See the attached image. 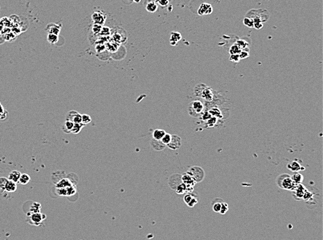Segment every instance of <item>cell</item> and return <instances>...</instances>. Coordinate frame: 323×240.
<instances>
[{
    "instance_id": "obj_1",
    "label": "cell",
    "mask_w": 323,
    "mask_h": 240,
    "mask_svg": "<svg viewBox=\"0 0 323 240\" xmlns=\"http://www.w3.org/2000/svg\"><path fill=\"white\" fill-rule=\"evenodd\" d=\"M277 184L280 188L286 190L293 191L297 185L292 181L290 176L288 173H283L277 177Z\"/></svg>"
},
{
    "instance_id": "obj_2",
    "label": "cell",
    "mask_w": 323,
    "mask_h": 240,
    "mask_svg": "<svg viewBox=\"0 0 323 240\" xmlns=\"http://www.w3.org/2000/svg\"><path fill=\"white\" fill-rule=\"evenodd\" d=\"M189 174L191 175L196 183L201 182L205 178V171L201 167L192 166L191 167L188 171H187Z\"/></svg>"
},
{
    "instance_id": "obj_3",
    "label": "cell",
    "mask_w": 323,
    "mask_h": 240,
    "mask_svg": "<svg viewBox=\"0 0 323 240\" xmlns=\"http://www.w3.org/2000/svg\"><path fill=\"white\" fill-rule=\"evenodd\" d=\"M204 109V105L199 100L194 101L189 106V113L192 117H197L202 113Z\"/></svg>"
},
{
    "instance_id": "obj_4",
    "label": "cell",
    "mask_w": 323,
    "mask_h": 240,
    "mask_svg": "<svg viewBox=\"0 0 323 240\" xmlns=\"http://www.w3.org/2000/svg\"><path fill=\"white\" fill-rule=\"evenodd\" d=\"M27 216L28 217V222H29V223L34 225H36V226L42 224V221L46 219V215L41 214L40 212H29L27 214Z\"/></svg>"
},
{
    "instance_id": "obj_5",
    "label": "cell",
    "mask_w": 323,
    "mask_h": 240,
    "mask_svg": "<svg viewBox=\"0 0 323 240\" xmlns=\"http://www.w3.org/2000/svg\"><path fill=\"white\" fill-rule=\"evenodd\" d=\"M182 145L181 138L179 136L176 135H171V139L170 142L166 145L168 148L172 149V150H177L180 149Z\"/></svg>"
},
{
    "instance_id": "obj_6",
    "label": "cell",
    "mask_w": 323,
    "mask_h": 240,
    "mask_svg": "<svg viewBox=\"0 0 323 240\" xmlns=\"http://www.w3.org/2000/svg\"><path fill=\"white\" fill-rule=\"evenodd\" d=\"M307 191V189L305 186L302 184L297 185L293 191V197L296 200H301L303 199V196L306 191Z\"/></svg>"
},
{
    "instance_id": "obj_7",
    "label": "cell",
    "mask_w": 323,
    "mask_h": 240,
    "mask_svg": "<svg viewBox=\"0 0 323 240\" xmlns=\"http://www.w3.org/2000/svg\"><path fill=\"white\" fill-rule=\"evenodd\" d=\"M212 13V7L210 4L204 3L200 6L199 9L198 10V14L199 15H209V14Z\"/></svg>"
},
{
    "instance_id": "obj_8",
    "label": "cell",
    "mask_w": 323,
    "mask_h": 240,
    "mask_svg": "<svg viewBox=\"0 0 323 240\" xmlns=\"http://www.w3.org/2000/svg\"><path fill=\"white\" fill-rule=\"evenodd\" d=\"M181 181L182 183H183L184 184H185L187 186L194 187L195 184L196 183L194 179L193 178V177L187 172L185 173H184L182 176H181Z\"/></svg>"
},
{
    "instance_id": "obj_9",
    "label": "cell",
    "mask_w": 323,
    "mask_h": 240,
    "mask_svg": "<svg viewBox=\"0 0 323 240\" xmlns=\"http://www.w3.org/2000/svg\"><path fill=\"white\" fill-rule=\"evenodd\" d=\"M92 19L93 20V22H95V24L102 25L105 23L106 17H105L104 15H103L100 11H97V12H95V13L93 14Z\"/></svg>"
},
{
    "instance_id": "obj_10",
    "label": "cell",
    "mask_w": 323,
    "mask_h": 240,
    "mask_svg": "<svg viewBox=\"0 0 323 240\" xmlns=\"http://www.w3.org/2000/svg\"><path fill=\"white\" fill-rule=\"evenodd\" d=\"M287 167L290 169V171L292 172H299L300 171H304V167H302V165L300 164L299 162H297L296 160L292 161V162H290L289 164L287 165Z\"/></svg>"
},
{
    "instance_id": "obj_11",
    "label": "cell",
    "mask_w": 323,
    "mask_h": 240,
    "mask_svg": "<svg viewBox=\"0 0 323 240\" xmlns=\"http://www.w3.org/2000/svg\"><path fill=\"white\" fill-rule=\"evenodd\" d=\"M151 145L154 150L157 151H161L165 149L166 145L162 142L161 140H157L153 139L151 141Z\"/></svg>"
},
{
    "instance_id": "obj_12",
    "label": "cell",
    "mask_w": 323,
    "mask_h": 240,
    "mask_svg": "<svg viewBox=\"0 0 323 240\" xmlns=\"http://www.w3.org/2000/svg\"><path fill=\"white\" fill-rule=\"evenodd\" d=\"M73 185V183L68 178H62L56 183V188H67Z\"/></svg>"
},
{
    "instance_id": "obj_13",
    "label": "cell",
    "mask_w": 323,
    "mask_h": 240,
    "mask_svg": "<svg viewBox=\"0 0 323 240\" xmlns=\"http://www.w3.org/2000/svg\"><path fill=\"white\" fill-rule=\"evenodd\" d=\"M61 27H62V25H54V24H50V25H48V27H47V28H50V29H46V30L48 31V33H52L54 34V35L59 36V34L60 33Z\"/></svg>"
},
{
    "instance_id": "obj_14",
    "label": "cell",
    "mask_w": 323,
    "mask_h": 240,
    "mask_svg": "<svg viewBox=\"0 0 323 240\" xmlns=\"http://www.w3.org/2000/svg\"><path fill=\"white\" fill-rule=\"evenodd\" d=\"M201 96L203 99H204L205 100L208 101V102H210L212 100L213 98V93L212 90L209 88H206L202 90L201 92Z\"/></svg>"
},
{
    "instance_id": "obj_15",
    "label": "cell",
    "mask_w": 323,
    "mask_h": 240,
    "mask_svg": "<svg viewBox=\"0 0 323 240\" xmlns=\"http://www.w3.org/2000/svg\"><path fill=\"white\" fill-rule=\"evenodd\" d=\"M182 38L181 34L178 32H172L171 34V38H170V43L171 45L174 46L178 43V42H179Z\"/></svg>"
},
{
    "instance_id": "obj_16",
    "label": "cell",
    "mask_w": 323,
    "mask_h": 240,
    "mask_svg": "<svg viewBox=\"0 0 323 240\" xmlns=\"http://www.w3.org/2000/svg\"><path fill=\"white\" fill-rule=\"evenodd\" d=\"M290 178H291L292 181H293L296 185L302 184L304 181L303 175L301 174V173H300L299 172H295L294 173H293V174L290 176Z\"/></svg>"
},
{
    "instance_id": "obj_17",
    "label": "cell",
    "mask_w": 323,
    "mask_h": 240,
    "mask_svg": "<svg viewBox=\"0 0 323 240\" xmlns=\"http://www.w3.org/2000/svg\"><path fill=\"white\" fill-rule=\"evenodd\" d=\"M20 176H21V173H20V171H18L17 170H14L9 173V178H8V179L11 181H13V182L15 183H18L19 182Z\"/></svg>"
},
{
    "instance_id": "obj_18",
    "label": "cell",
    "mask_w": 323,
    "mask_h": 240,
    "mask_svg": "<svg viewBox=\"0 0 323 240\" xmlns=\"http://www.w3.org/2000/svg\"><path fill=\"white\" fill-rule=\"evenodd\" d=\"M157 9L158 5L155 1H150V2L147 3V4L146 6V11L149 12V13H155V12L157 11Z\"/></svg>"
},
{
    "instance_id": "obj_19",
    "label": "cell",
    "mask_w": 323,
    "mask_h": 240,
    "mask_svg": "<svg viewBox=\"0 0 323 240\" xmlns=\"http://www.w3.org/2000/svg\"><path fill=\"white\" fill-rule=\"evenodd\" d=\"M16 189H17V185H16V183L10 180L8 181V182L7 183V185H6L5 186L4 190L8 191V192H13V191H15Z\"/></svg>"
},
{
    "instance_id": "obj_20",
    "label": "cell",
    "mask_w": 323,
    "mask_h": 240,
    "mask_svg": "<svg viewBox=\"0 0 323 240\" xmlns=\"http://www.w3.org/2000/svg\"><path fill=\"white\" fill-rule=\"evenodd\" d=\"M165 131L162 130V129H156V130L154 131L153 133V139L157 140H161V139L163 138V136L165 135Z\"/></svg>"
},
{
    "instance_id": "obj_21",
    "label": "cell",
    "mask_w": 323,
    "mask_h": 240,
    "mask_svg": "<svg viewBox=\"0 0 323 240\" xmlns=\"http://www.w3.org/2000/svg\"><path fill=\"white\" fill-rule=\"evenodd\" d=\"M73 125H74V123L73 122H70V121H66V122H64V125H63L62 127V131L64 133H69L71 132V130H72Z\"/></svg>"
},
{
    "instance_id": "obj_22",
    "label": "cell",
    "mask_w": 323,
    "mask_h": 240,
    "mask_svg": "<svg viewBox=\"0 0 323 240\" xmlns=\"http://www.w3.org/2000/svg\"><path fill=\"white\" fill-rule=\"evenodd\" d=\"M40 209H41V204L40 203L34 202L31 204L29 207V212L31 213H38L40 212Z\"/></svg>"
},
{
    "instance_id": "obj_23",
    "label": "cell",
    "mask_w": 323,
    "mask_h": 240,
    "mask_svg": "<svg viewBox=\"0 0 323 240\" xmlns=\"http://www.w3.org/2000/svg\"><path fill=\"white\" fill-rule=\"evenodd\" d=\"M30 181H31V178H30L29 175H28L27 173H22L20 176L19 183L22 185H27L30 182Z\"/></svg>"
},
{
    "instance_id": "obj_24",
    "label": "cell",
    "mask_w": 323,
    "mask_h": 240,
    "mask_svg": "<svg viewBox=\"0 0 323 240\" xmlns=\"http://www.w3.org/2000/svg\"><path fill=\"white\" fill-rule=\"evenodd\" d=\"M209 113L210 114V115L212 117H215L216 118H221L222 117V115L219 108H211V110H209Z\"/></svg>"
},
{
    "instance_id": "obj_25",
    "label": "cell",
    "mask_w": 323,
    "mask_h": 240,
    "mask_svg": "<svg viewBox=\"0 0 323 240\" xmlns=\"http://www.w3.org/2000/svg\"><path fill=\"white\" fill-rule=\"evenodd\" d=\"M85 126L84 124H83L82 123H79V124H74L73 127L71 130V132L73 134H78L81 131L83 127Z\"/></svg>"
},
{
    "instance_id": "obj_26",
    "label": "cell",
    "mask_w": 323,
    "mask_h": 240,
    "mask_svg": "<svg viewBox=\"0 0 323 240\" xmlns=\"http://www.w3.org/2000/svg\"><path fill=\"white\" fill-rule=\"evenodd\" d=\"M176 193L178 194H183L185 193H187V191H188V189H187V185L185 184H184L183 183H180V184L176 187Z\"/></svg>"
},
{
    "instance_id": "obj_27",
    "label": "cell",
    "mask_w": 323,
    "mask_h": 240,
    "mask_svg": "<svg viewBox=\"0 0 323 240\" xmlns=\"http://www.w3.org/2000/svg\"><path fill=\"white\" fill-rule=\"evenodd\" d=\"M241 51L242 49L236 44H233L229 49V53L231 54V55H232V54H239Z\"/></svg>"
},
{
    "instance_id": "obj_28",
    "label": "cell",
    "mask_w": 323,
    "mask_h": 240,
    "mask_svg": "<svg viewBox=\"0 0 323 240\" xmlns=\"http://www.w3.org/2000/svg\"><path fill=\"white\" fill-rule=\"evenodd\" d=\"M59 37L58 36L54 35L52 33H48V41L51 44H55L58 42Z\"/></svg>"
},
{
    "instance_id": "obj_29",
    "label": "cell",
    "mask_w": 323,
    "mask_h": 240,
    "mask_svg": "<svg viewBox=\"0 0 323 240\" xmlns=\"http://www.w3.org/2000/svg\"><path fill=\"white\" fill-rule=\"evenodd\" d=\"M78 113V112H77L76 110H70V111H69L66 115V121H70V122H73V119H74V117Z\"/></svg>"
},
{
    "instance_id": "obj_30",
    "label": "cell",
    "mask_w": 323,
    "mask_h": 240,
    "mask_svg": "<svg viewBox=\"0 0 323 240\" xmlns=\"http://www.w3.org/2000/svg\"><path fill=\"white\" fill-rule=\"evenodd\" d=\"M171 139V135L169 133H166L165 135L163 136V138L161 139V141L163 144H164L166 146L170 142Z\"/></svg>"
},
{
    "instance_id": "obj_31",
    "label": "cell",
    "mask_w": 323,
    "mask_h": 240,
    "mask_svg": "<svg viewBox=\"0 0 323 240\" xmlns=\"http://www.w3.org/2000/svg\"><path fill=\"white\" fill-rule=\"evenodd\" d=\"M244 25L247 26L248 27H253V20L252 18L250 17H245L244 19Z\"/></svg>"
},
{
    "instance_id": "obj_32",
    "label": "cell",
    "mask_w": 323,
    "mask_h": 240,
    "mask_svg": "<svg viewBox=\"0 0 323 240\" xmlns=\"http://www.w3.org/2000/svg\"><path fill=\"white\" fill-rule=\"evenodd\" d=\"M194 196H195L193 195L192 193H186L185 194V195L184 196L183 201H184V202L186 203V205H188V203H190L191 201H192V199L194 198Z\"/></svg>"
},
{
    "instance_id": "obj_33",
    "label": "cell",
    "mask_w": 323,
    "mask_h": 240,
    "mask_svg": "<svg viewBox=\"0 0 323 240\" xmlns=\"http://www.w3.org/2000/svg\"><path fill=\"white\" fill-rule=\"evenodd\" d=\"M229 210V205L228 204H227L226 203H221V209H220V211H219V213L221 214V215H225L227 212H228Z\"/></svg>"
},
{
    "instance_id": "obj_34",
    "label": "cell",
    "mask_w": 323,
    "mask_h": 240,
    "mask_svg": "<svg viewBox=\"0 0 323 240\" xmlns=\"http://www.w3.org/2000/svg\"><path fill=\"white\" fill-rule=\"evenodd\" d=\"M91 122V117L89 115H86V114L82 115V123L83 124L86 125L87 124H89V123H90Z\"/></svg>"
},
{
    "instance_id": "obj_35",
    "label": "cell",
    "mask_w": 323,
    "mask_h": 240,
    "mask_svg": "<svg viewBox=\"0 0 323 240\" xmlns=\"http://www.w3.org/2000/svg\"><path fill=\"white\" fill-rule=\"evenodd\" d=\"M235 44L238 45V47L240 48L242 50H243L244 49H245V48H246L248 45H249V44H248L247 42L245 41V40H237V42Z\"/></svg>"
},
{
    "instance_id": "obj_36",
    "label": "cell",
    "mask_w": 323,
    "mask_h": 240,
    "mask_svg": "<svg viewBox=\"0 0 323 240\" xmlns=\"http://www.w3.org/2000/svg\"><path fill=\"white\" fill-rule=\"evenodd\" d=\"M8 181H9V179L7 178H4V177L0 178V189H2V190H4L5 186L6 185H7V183L8 182Z\"/></svg>"
},
{
    "instance_id": "obj_37",
    "label": "cell",
    "mask_w": 323,
    "mask_h": 240,
    "mask_svg": "<svg viewBox=\"0 0 323 240\" xmlns=\"http://www.w3.org/2000/svg\"><path fill=\"white\" fill-rule=\"evenodd\" d=\"M221 203H219V202L215 203L212 205L213 211H214L215 212L219 213V211H220V209H221Z\"/></svg>"
},
{
    "instance_id": "obj_38",
    "label": "cell",
    "mask_w": 323,
    "mask_h": 240,
    "mask_svg": "<svg viewBox=\"0 0 323 240\" xmlns=\"http://www.w3.org/2000/svg\"><path fill=\"white\" fill-rule=\"evenodd\" d=\"M239 56L240 58V59H245V58H248L249 56V53L248 51H245V50H242L240 53L239 54Z\"/></svg>"
},
{
    "instance_id": "obj_39",
    "label": "cell",
    "mask_w": 323,
    "mask_h": 240,
    "mask_svg": "<svg viewBox=\"0 0 323 240\" xmlns=\"http://www.w3.org/2000/svg\"><path fill=\"white\" fill-rule=\"evenodd\" d=\"M229 59H230L231 61L234 62H240V60H241L239 56V54H232V55H231Z\"/></svg>"
},
{
    "instance_id": "obj_40",
    "label": "cell",
    "mask_w": 323,
    "mask_h": 240,
    "mask_svg": "<svg viewBox=\"0 0 323 240\" xmlns=\"http://www.w3.org/2000/svg\"><path fill=\"white\" fill-rule=\"evenodd\" d=\"M73 122L74 123V124H79V123H82V115H80L78 112V113L75 115V117L74 119H73Z\"/></svg>"
},
{
    "instance_id": "obj_41",
    "label": "cell",
    "mask_w": 323,
    "mask_h": 240,
    "mask_svg": "<svg viewBox=\"0 0 323 240\" xmlns=\"http://www.w3.org/2000/svg\"><path fill=\"white\" fill-rule=\"evenodd\" d=\"M197 203H198V199H197V198L196 196H194V198L192 199V201H191L187 205H188V206L190 207H194L195 205L197 204Z\"/></svg>"
},
{
    "instance_id": "obj_42",
    "label": "cell",
    "mask_w": 323,
    "mask_h": 240,
    "mask_svg": "<svg viewBox=\"0 0 323 240\" xmlns=\"http://www.w3.org/2000/svg\"><path fill=\"white\" fill-rule=\"evenodd\" d=\"M217 120V118L215 117H211L207 121V122H208V124L209 125V126H213L215 124H216Z\"/></svg>"
},
{
    "instance_id": "obj_43",
    "label": "cell",
    "mask_w": 323,
    "mask_h": 240,
    "mask_svg": "<svg viewBox=\"0 0 323 240\" xmlns=\"http://www.w3.org/2000/svg\"><path fill=\"white\" fill-rule=\"evenodd\" d=\"M157 4H158L162 7H165L169 4V0H160Z\"/></svg>"
},
{
    "instance_id": "obj_44",
    "label": "cell",
    "mask_w": 323,
    "mask_h": 240,
    "mask_svg": "<svg viewBox=\"0 0 323 240\" xmlns=\"http://www.w3.org/2000/svg\"><path fill=\"white\" fill-rule=\"evenodd\" d=\"M6 113V111L4 108V107L0 105V119H3V116Z\"/></svg>"
},
{
    "instance_id": "obj_45",
    "label": "cell",
    "mask_w": 323,
    "mask_h": 240,
    "mask_svg": "<svg viewBox=\"0 0 323 240\" xmlns=\"http://www.w3.org/2000/svg\"><path fill=\"white\" fill-rule=\"evenodd\" d=\"M133 1H135V2H136V3H139L140 1H141V0H133Z\"/></svg>"
},
{
    "instance_id": "obj_46",
    "label": "cell",
    "mask_w": 323,
    "mask_h": 240,
    "mask_svg": "<svg viewBox=\"0 0 323 240\" xmlns=\"http://www.w3.org/2000/svg\"><path fill=\"white\" fill-rule=\"evenodd\" d=\"M160 1V0H155V2H156V3H157V2H158V1Z\"/></svg>"
},
{
    "instance_id": "obj_47",
    "label": "cell",
    "mask_w": 323,
    "mask_h": 240,
    "mask_svg": "<svg viewBox=\"0 0 323 240\" xmlns=\"http://www.w3.org/2000/svg\"><path fill=\"white\" fill-rule=\"evenodd\" d=\"M0 105H1V103H0Z\"/></svg>"
}]
</instances>
